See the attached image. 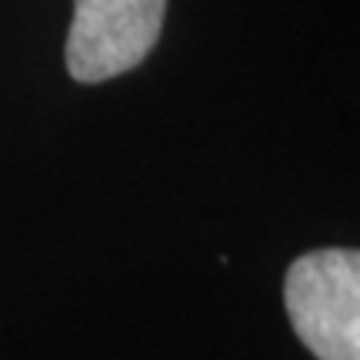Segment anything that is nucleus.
I'll return each mask as SVG.
<instances>
[{"mask_svg": "<svg viewBox=\"0 0 360 360\" xmlns=\"http://www.w3.org/2000/svg\"><path fill=\"white\" fill-rule=\"evenodd\" d=\"M287 314L317 360H360V257L357 250H314L290 264Z\"/></svg>", "mask_w": 360, "mask_h": 360, "instance_id": "obj_1", "label": "nucleus"}, {"mask_svg": "<svg viewBox=\"0 0 360 360\" xmlns=\"http://www.w3.org/2000/svg\"><path fill=\"white\" fill-rule=\"evenodd\" d=\"M167 0H74L67 70L80 84H101L143 64L164 27Z\"/></svg>", "mask_w": 360, "mask_h": 360, "instance_id": "obj_2", "label": "nucleus"}]
</instances>
